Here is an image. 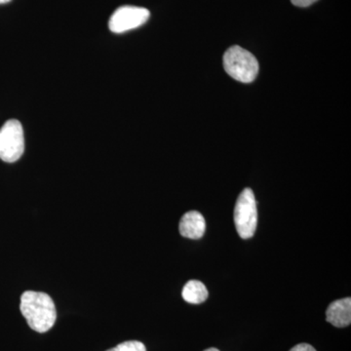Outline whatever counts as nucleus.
<instances>
[{
	"instance_id": "1",
	"label": "nucleus",
	"mask_w": 351,
	"mask_h": 351,
	"mask_svg": "<svg viewBox=\"0 0 351 351\" xmlns=\"http://www.w3.org/2000/svg\"><path fill=\"white\" fill-rule=\"evenodd\" d=\"M21 313L34 331L46 332L54 326L56 307L49 295L27 291L21 297Z\"/></svg>"
},
{
	"instance_id": "2",
	"label": "nucleus",
	"mask_w": 351,
	"mask_h": 351,
	"mask_svg": "<svg viewBox=\"0 0 351 351\" xmlns=\"http://www.w3.org/2000/svg\"><path fill=\"white\" fill-rule=\"evenodd\" d=\"M223 66L230 77L242 83L253 82L258 73L256 57L237 45L226 50L223 55Z\"/></svg>"
},
{
	"instance_id": "3",
	"label": "nucleus",
	"mask_w": 351,
	"mask_h": 351,
	"mask_svg": "<svg viewBox=\"0 0 351 351\" xmlns=\"http://www.w3.org/2000/svg\"><path fill=\"white\" fill-rule=\"evenodd\" d=\"M234 223L241 239H249L255 234L258 223V210L255 195L251 189H243L237 198L234 208Z\"/></svg>"
},
{
	"instance_id": "4",
	"label": "nucleus",
	"mask_w": 351,
	"mask_h": 351,
	"mask_svg": "<svg viewBox=\"0 0 351 351\" xmlns=\"http://www.w3.org/2000/svg\"><path fill=\"white\" fill-rule=\"evenodd\" d=\"M25 152L24 130L19 120L6 121L0 129V159L13 163L19 160Z\"/></svg>"
},
{
	"instance_id": "5",
	"label": "nucleus",
	"mask_w": 351,
	"mask_h": 351,
	"mask_svg": "<svg viewBox=\"0 0 351 351\" xmlns=\"http://www.w3.org/2000/svg\"><path fill=\"white\" fill-rule=\"evenodd\" d=\"M151 13L143 7L121 6L112 14L108 27L114 34H123L145 25Z\"/></svg>"
},
{
	"instance_id": "6",
	"label": "nucleus",
	"mask_w": 351,
	"mask_h": 351,
	"mask_svg": "<svg viewBox=\"0 0 351 351\" xmlns=\"http://www.w3.org/2000/svg\"><path fill=\"white\" fill-rule=\"evenodd\" d=\"M182 237L189 239H199L204 235L206 223L204 217L197 211H189L182 217L179 226Z\"/></svg>"
},
{
	"instance_id": "7",
	"label": "nucleus",
	"mask_w": 351,
	"mask_h": 351,
	"mask_svg": "<svg viewBox=\"0 0 351 351\" xmlns=\"http://www.w3.org/2000/svg\"><path fill=\"white\" fill-rule=\"evenodd\" d=\"M326 320L335 327L350 326L351 323L350 298H345L330 304L326 311Z\"/></svg>"
},
{
	"instance_id": "8",
	"label": "nucleus",
	"mask_w": 351,
	"mask_h": 351,
	"mask_svg": "<svg viewBox=\"0 0 351 351\" xmlns=\"http://www.w3.org/2000/svg\"><path fill=\"white\" fill-rule=\"evenodd\" d=\"M182 295L189 304H199L206 301L209 293L206 286L200 281L189 280L182 289Z\"/></svg>"
},
{
	"instance_id": "9",
	"label": "nucleus",
	"mask_w": 351,
	"mask_h": 351,
	"mask_svg": "<svg viewBox=\"0 0 351 351\" xmlns=\"http://www.w3.org/2000/svg\"><path fill=\"white\" fill-rule=\"evenodd\" d=\"M107 351H147L144 343L138 341H128L119 343L115 348H110Z\"/></svg>"
},
{
	"instance_id": "10",
	"label": "nucleus",
	"mask_w": 351,
	"mask_h": 351,
	"mask_svg": "<svg viewBox=\"0 0 351 351\" xmlns=\"http://www.w3.org/2000/svg\"><path fill=\"white\" fill-rule=\"evenodd\" d=\"M290 351H316V350L313 346L308 345V343H299V345L295 346Z\"/></svg>"
},
{
	"instance_id": "11",
	"label": "nucleus",
	"mask_w": 351,
	"mask_h": 351,
	"mask_svg": "<svg viewBox=\"0 0 351 351\" xmlns=\"http://www.w3.org/2000/svg\"><path fill=\"white\" fill-rule=\"evenodd\" d=\"M316 1H317V0H291V2H292L295 6L298 7H308Z\"/></svg>"
},
{
	"instance_id": "12",
	"label": "nucleus",
	"mask_w": 351,
	"mask_h": 351,
	"mask_svg": "<svg viewBox=\"0 0 351 351\" xmlns=\"http://www.w3.org/2000/svg\"><path fill=\"white\" fill-rule=\"evenodd\" d=\"M11 0H0V4H5L8 3V2H10Z\"/></svg>"
},
{
	"instance_id": "13",
	"label": "nucleus",
	"mask_w": 351,
	"mask_h": 351,
	"mask_svg": "<svg viewBox=\"0 0 351 351\" xmlns=\"http://www.w3.org/2000/svg\"><path fill=\"white\" fill-rule=\"evenodd\" d=\"M204 351H219V350H217V348H208V350H204Z\"/></svg>"
}]
</instances>
